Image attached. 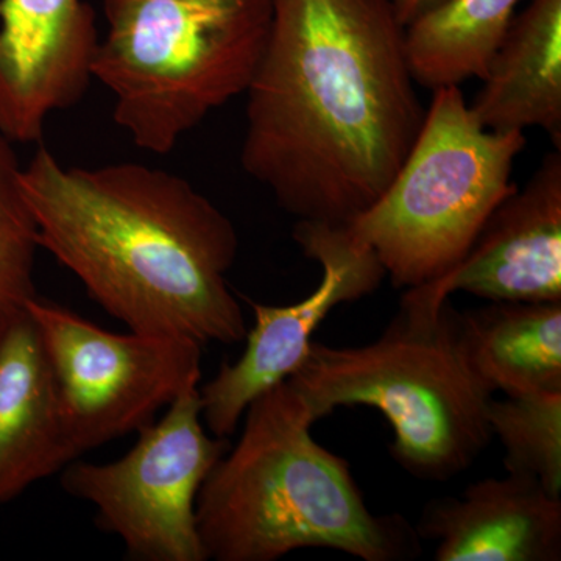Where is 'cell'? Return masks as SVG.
<instances>
[{"label":"cell","instance_id":"15","mask_svg":"<svg viewBox=\"0 0 561 561\" xmlns=\"http://www.w3.org/2000/svg\"><path fill=\"white\" fill-rule=\"evenodd\" d=\"M460 320L472 367L494 393L561 391V301H490Z\"/></svg>","mask_w":561,"mask_h":561},{"label":"cell","instance_id":"1","mask_svg":"<svg viewBox=\"0 0 561 561\" xmlns=\"http://www.w3.org/2000/svg\"><path fill=\"white\" fill-rule=\"evenodd\" d=\"M247 90L241 164L298 220L350 225L423 127L405 27L389 0H272Z\"/></svg>","mask_w":561,"mask_h":561},{"label":"cell","instance_id":"3","mask_svg":"<svg viewBox=\"0 0 561 561\" xmlns=\"http://www.w3.org/2000/svg\"><path fill=\"white\" fill-rule=\"evenodd\" d=\"M241 438L197 497L208 560L275 561L298 549H334L364 561L420 557L404 516L375 515L342 457L312 437L316 412L289 381L251 402Z\"/></svg>","mask_w":561,"mask_h":561},{"label":"cell","instance_id":"16","mask_svg":"<svg viewBox=\"0 0 561 561\" xmlns=\"http://www.w3.org/2000/svg\"><path fill=\"white\" fill-rule=\"evenodd\" d=\"M519 0H448L405 27L413 80L430 90L483 80Z\"/></svg>","mask_w":561,"mask_h":561},{"label":"cell","instance_id":"7","mask_svg":"<svg viewBox=\"0 0 561 561\" xmlns=\"http://www.w3.org/2000/svg\"><path fill=\"white\" fill-rule=\"evenodd\" d=\"M165 409L121 459L70 461L61 470V486L94 505L101 529L116 535L131 559L206 561L197 497L230 442L206 431L201 386Z\"/></svg>","mask_w":561,"mask_h":561},{"label":"cell","instance_id":"11","mask_svg":"<svg viewBox=\"0 0 561 561\" xmlns=\"http://www.w3.org/2000/svg\"><path fill=\"white\" fill-rule=\"evenodd\" d=\"M412 289L435 301L456 291L489 301H561V150L500 203L456 267Z\"/></svg>","mask_w":561,"mask_h":561},{"label":"cell","instance_id":"17","mask_svg":"<svg viewBox=\"0 0 561 561\" xmlns=\"http://www.w3.org/2000/svg\"><path fill=\"white\" fill-rule=\"evenodd\" d=\"M489 426L504 448L507 472L561 497V391L491 398Z\"/></svg>","mask_w":561,"mask_h":561},{"label":"cell","instance_id":"8","mask_svg":"<svg viewBox=\"0 0 561 561\" xmlns=\"http://www.w3.org/2000/svg\"><path fill=\"white\" fill-rule=\"evenodd\" d=\"M49 359L66 432L77 456L153 423L201 386V343L173 335L116 334L58 302L25 305Z\"/></svg>","mask_w":561,"mask_h":561},{"label":"cell","instance_id":"10","mask_svg":"<svg viewBox=\"0 0 561 561\" xmlns=\"http://www.w3.org/2000/svg\"><path fill=\"white\" fill-rule=\"evenodd\" d=\"M99 43L87 0H0V127L14 144H41L51 114L83 99Z\"/></svg>","mask_w":561,"mask_h":561},{"label":"cell","instance_id":"20","mask_svg":"<svg viewBox=\"0 0 561 561\" xmlns=\"http://www.w3.org/2000/svg\"><path fill=\"white\" fill-rule=\"evenodd\" d=\"M0 332H2V317H0Z\"/></svg>","mask_w":561,"mask_h":561},{"label":"cell","instance_id":"4","mask_svg":"<svg viewBox=\"0 0 561 561\" xmlns=\"http://www.w3.org/2000/svg\"><path fill=\"white\" fill-rule=\"evenodd\" d=\"M317 420L335 409H378L393 431L390 454L421 481L467 471L491 442L494 391L472 367L460 312L405 290L400 311L375 342L348 348L312 343L287 379Z\"/></svg>","mask_w":561,"mask_h":561},{"label":"cell","instance_id":"2","mask_svg":"<svg viewBox=\"0 0 561 561\" xmlns=\"http://www.w3.org/2000/svg\"><path fill=\"white\" fill-rule=\"evenodd\" d=\"M21 186L41 249L128 330L202 346L243 341L227 279L238 231L191 181L139 162L65 165L39 146Z\"/></svg>","mask_w":561,"mask_h":561},{"label":"cell","instance_id":"19","mask_svg":"<svg viewBox=\"0 0 561 561\" xmlns=\"http://www.w3.org/2000/svg\"><path fill=\"white\" fill-rule=\"evenodd\" d=\"M391 9L397 14L398 21L404 27L411 25L413 21L420 20L430 11L438 9L448 0H389Z\"/></svg>","mask_w":561,"mask_h":561},{"label":"cell","instance_id":"14","mask_svg":"<svg viewBox=\"0 0 561 561\" xmlns=\"http://www.w3.org/2000/svg\"><path fill=\"white\" fill-rule=\"evenodd\" d=\"M471 103L493 131L541 128L561 150V0H531L513 18Z\"/></svg>","mask_w":561,"mask_h":561},{"label":"cell","instance_id":"5","mask_svg":"<svg viewBox=\"0 0 561 561\" xmlns=\"http://www.w3.org/2000/svg\"><path fill=\"white\" fill-rule=\"evenodd\" d=\"M92 80L138 149L169 154L249 90L271 35L272 0H103Z\"/></svg>","mask_w":561,"mask_h":561},{"label":"cell","instance_id":"18","mask_svg":"<svg viewBox=\"0 0 561 561\" xmlns=\"http://www.w3.org/2000/svg\"><path fill=\"white\" fill-rule=\"evenodd\" d=\"M16 144L0 127V317L25 308L36 297L33 272L38 225L21 186Z\"/></svg>","mask_w":561,"mask_h":561},{"label":"cell","instance_id":"12","mask_svg":"<svg viewBox=\"0 0 561 561\" xmlns=\"http://www.w3.org/2000/svg\"><path fill=\"white\" fill-rule=\"evenodd\" d=\"M416 531L437 561H559L561 497L507 472L430 502Z\"/></svg>","mask_w":561,"mask_h":561},{"label":"cell","instance_id":"13","mask_svg":"<svg viewBox=\"0 0 561 561\" xmlns=\"http://www.w3.org/2000/svg\"><path fill=\"white\" fill-rule=\"evenodd\" d=\"M79 459L66 432L57 383L27 309L0 332V505Z\"/></svg>","mask_w":561,"mask_h":561},{"label":"cell","instance_id":"6","mask_svg":"<svg viewBox=\"0 0 561 561\" xmlns=\"http://www.w3.org/2000/svg\"><path fill=\"white\" fill-rule=\"evenodd\" d=\"M526 144L524 131L483 127L460 87L438 88L400 171L350 230L398 289L442 278L516 190L513 164Z\"/></svg>","mask_w":561,"mask_h":561},{"label":"cell","instance_id":"9","mask_svg":"<svg viewBox=\"0 0 561 561\" xmlns=\"http://www.w3.org/2000/svg\"><path fill=\"white\" fill-rule=\"evenodd\" d=\"M291 236L308 260L319 262L323 276L294 305L251 302L254 324L242 356L201 387L203 423L216 437L234 434L251 402L298 370L332 309L367 297L387 276L375 251L357 241L348 225L298 220Z\"/></svg>","mask_w":561,"mask_h":561}]
</instances>
